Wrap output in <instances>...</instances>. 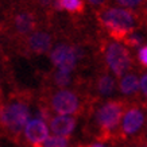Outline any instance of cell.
Listing matches in <instances>:
<instances>
[{"label":"cell","mask_w":147,"mask_h":147,"mask_svg":"<svg viewBox=\"0 0 147 147\" xmlns=\"http://www.w3.org/2000/svg\"><path fill=\"white\" fill-rule=\"evenodd\" d=\"M142 18H143V22H144V26H147V1L146 4L143 5V9H142Z\"/></svg>","instance_id":"cb8c5ba5"},{"label":"cell","mask_w":147,"mask_h":147,"mask_svg":"<svg viewBox=\"0 0 147 147\" xmlns=\"http://www.w3.org/2000/svg\"><path fill=\"white\" fill-rule=\"evenodd\" d=\"M92 7H97V8H104L107 7V3L108 0H86Z\"/></svg>","instance_id":"44dd1931"},{"label":"cell","mask_w":147,"mask_h":147,"mask_svg":"<svg viewBox=\"0 0 147 147\" xmlns=\"http://www.w3.org/2000/svg\"><path fill=\"white\" fill-rule=\"evenodd\" d=\"M117 89L121 93V96L127 98H131V100L139 98L138 92L140 89V78L138 76V71L132 70L120 77L117 81Z\"/></svg>","instance_id":"5bb4252c"},{"label":"cell","mask_w":147,"mask_h":147,"mask_svg":"<svg viewBox=\"0 0 147 147\" xmlns=\"http://www.w3.org/2000/svg\"><path fill=\"white\" fill-rule=\"evenodd\" d=\"M76 147H109L105 143H98V142H93V143H78Z\"/></svg>","instance_id":"603a6c76"},{"label":"cell","mask_w":147,"mask_h":147,"mask_svg":"<svg viewBox=\"0 0 147 147\" xmlns=\"http://www.w3.org/2000/svg\"><path fill=\"white\" fill-rule=\"evenodd\" d=\"M77 116H70V115H58L53 116L49 121L50 129L54 135L57 136H65L69 138L73 131L77 127Z\"/></svg>","instance_id":"4fadbf2b"},{"label":"cell","mask_w":147,"mask_h":147,"mask_svg":"<svg viewBox=\"0 0 147 147\" xmlns=\"http://www.w3.org/2000/svg\"><path fill=\"white\" fill-rule=\"evenodd\" d=\"M131 98L117 97L92 104L85 117L88 119L85 132L98 143H116L117 129Z\"/></svg>","instance_id":"6da1fadb"},{"label":"cell","mask_w":147,"mask_h":147,"mask_svg":"<svg viewBox=\"0 0 147 147\" xmlns=\"http://www.w3.org/2000/svg\"><path fill=\"white\" fill-rule=\"evenodd\" d=\"M144 35H142V34H136V32H134V34H131V35H128L127 38H125L124 40H123V43H124V46H127L128 49H136V47H140V46L144 45Z\"/></svg>","instance_id":"e0dca14e"},{"label":"cell","mask_w":147,"mask_h":147,"mask_svg":"<svg viewBox=\"0 0 147 147\" xmlns=\"http://www.w3.org/2000/svg\"><path fill=\"white\" fill-rule=\"evenodd\" d=\"M100 53L102 55L104 67L115 77L120 78L129 71L135 70V59L127 46L120 42L102 38L100 39Z\"/></svg>","instance_id":"277c9868"},{"label":"cell","mask_w":147,"mask_h":147,"mask_svg":"<svg viewBox=\"0 0 147 147\" xmlns=\"http://www.w3.org/2000/svg\"><path fill=\"white\" fill-rule=\"evenodd\" d=\"M40 147H70V139L65 136L51 135L46 139Z\"/></svg>","instance_id":"2e32d148"},{"label":"cell","mask_w":147,"mask_h":147,"mask_svg":"<svg viewBox=\"0 0 147 147\" xmlns=\"http://www.w3.org/2000/svg\"><path fill=\"white\" fill-rule=\"evenodd\" d=\"M35 1L39 4V7H42V8H45V9L53 8V5H54V0H35Z\"/></svg>","instance_id":"7402d4cb"},{"label":"cell","mask_w":147,"mask_h":147,"mask_svg":"<svg viewBox=\"0 0 147 147\" xmlns=\"http://www.w3.org/2000/svg\"><path fill=\"white\" fill-rule=\"evenodd\" d=\"M55 35L49 30H36L28 36L23 38V51L27 55H42L51 51L54 47Z\"/></svg>","instance_id":"9c48e42d"},{"label":"cell","mask_w":147,"mask_h":147,"mask_svg":"<svg viewBox=\"0 0 147 147\" xmlns=\"http://www.w3.org/2000/svg\"><path fill=\"white\" fill-rule=\"evenodd\" d=\"M53 8L55 11H67L71 15L80 16L85 12L84 0H54Z\"/></svg>","instance_id":"9a60e30c"},{"label":"cell","mask_w":147,"mask_h":147,"mask_svg":"<svg viewBox=\"0 0 147 147\" xmlns=\"http://www.w3.org/2000/svg\"><path fill=\"white\" fill-rule=\"evenodd\" d=\"M116 89H117V81L115 80V76L111 74L105 67L100 69L90 78V81L86 82V90L97 100L109 97Z\"/></svg>","instance_id":"ba28073f"},{"label":"cell","mask_w":147,"mask_h":147,"mask_svg":"<svg viewBox=\"0 0 147 147\" xmlns=\"http://www.w3.org/2000/svg\"><path fill=\"white\" fill-rule=\"evenodd\" d=\"M140 92H142L143 100L147 101V73L142 74L140 77Z\"/></svg>","instance_id":"ffe728a7"},{"label":"cell","mask_w":147,"mask_h":147,"mask_svg":"<svg viewBox=\"0 0 147 147\" xmlns=\"http://www.w3.org/2000/svg\"><path fill=\"white\" fill-rule=\"evenodd\" d=\"M136 62H138L139 67L146 70L147 69V43L140 46L136 51Z\"/></svg>","instance_id":"ac0fdd59"},{"label":"cell","mask_w":147,"mask_h":147,"mask_svg":"<svg viewBox=\"0 0 147 147\" xmlns=\"http://www.w3.org/2000/svg\"><path fill=\"white\" fill-rule=\"evenodd\" d=\"M147 127V105L142 98L131 100L129 105L125 109L120 127L117 129L116 143L128 142L138 138L146 131Z\"/></svg>","instance_id":"8992f818"},{"label":"cell","mask_w":147,"mask_h":147,"mask_svg":"<svg viewBox=\"0 0 147 147\" xmlns=\"http://www.w3.org/2000/svg\"><path fill=\"white\" fill-rule=\"evenodd\" d=\"M49 57L54 69L74 73L85 59V49L78 43L61 42L51 49Z\"/></svg>","instance_id":"52a82bcc"},{"label":"cell","mask_w":147,"mask_h":147,"mask_svg":"<svg viewBox=\"0 0 147 147\" xmlns=\"http://www.w3.org/2000/svg\"><path fill=\"white\" fill-rule=\"evenodd\" d=\"M23 134L30 147H40L46 139L49 138V127L46 121L36 117V119H31L27 123Z\"/></svg>","instance_id":"8fae6325"},{"label":"cell","mask_w":147,"mask_h":147,"mask_svg":"<svg viewBox=\"0 0 147 147\" xmlns=\"http://www.w3.org/2000/svg\"><path fill=\"white\" fill-rule=\"evenodd\" d=\"M96 19L108 38L115 42H123L128 35L144 27L142 15L128 8L107 5L96 11Z\"/></svg>","instance_id":"3957f363"},{"label":"cell","mask_w":147,"mask_h":147,"mask_svg":"<svg viewBox=\"0 0 147 147\" xmlns=\"http://www.w3.org/2000/svg\"><path fill=\"white\" fill-rule=\"evenodd\" d=\"M97 101H102V100L94 98L86 90V84H85V86L82 88H66V89L45 88L38 102L46 104L53 113L78 117V116L86 115L90 105Z\"/></svg>","instance_id":"7a4b0ae2"},{"label":"cell","mask_w":147,"mask_h":147,"mask_svg":"<svg viewBox=\"0 0 147 147\" xmlns=\"http://www.w3.org/2000/svg\"><path fill=\"white\" fill-rule=\"evenodd\" d=\"M86 81L80 76H74L71 71H63L59 69H53L46 76L45 88L50 89H66V88H82L85 86Z\"/></svg>","instance_id":"30bf717a"},{"label":"cell","mask_w":147,"mask_h":147,"mask_svg":"<svg viewBox=\"0 0 147 147\" xmlns=\"http://www.w3.org/2000/svg\"><path fill=\"white\" fill-rule=\"evenodd\" d=\"M146 105H147V101H146ZM144 134H147V127H146V131H144Z\"/></svg>","instance_id":"d4e9b609"},{"label":"cell","mask_w":147,"mask_h":147,"mask_svg":"<svg viewBox=\"0 0 147 147\" xmlns=\"http://www.w3.org/2000/svg\"><path fill=\"white\" fill-rule=\"evenodd\" d=\"M38 24H39V20L36 18V15L28 11L16 13L12 20L13 30L18 34V36H22V38H26L34 31H36Z\"/></svg>","instance_id":"7c38bea8"},{"label":"cell","mask_w":147,"mask_h":147,"mask_svg":"<svg viewBox=\"0 0 147 147\" xmlns=\"http://www.w3.org/2000/svg\"><path fill=\"white\" fill-rule=\"evenodd\" d=\"M30 119V101L28 97L13 98L0 107V124L8 136L19 139Z\"/></svg>","instance_id":"5b68a950"},{"label":"cell","mask_w":147,"mask_h":147,"mask_svg":"<svg viewBox=\"0 0 147 147\" xmlns=\"http://www.w3.org/2000/svg\"><path fill=\"white\" fill-rule=\"evenodd\" d=\"M117 3L120 5H123L124 8H128V9H134V8H140L143 5L146 4L147 0H116Z\"/></svg>","instance_id":"d6986e66"}]
</instances>
